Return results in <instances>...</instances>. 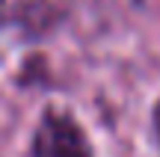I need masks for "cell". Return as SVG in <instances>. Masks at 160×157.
<instances>
[{
    "label": "cell",
    "mask_w": 160,
    "mask_h": 157,
    "mask_svg": "<svg viewBox=\"0 0 160 157\" xmlns=\"http://www.w3.org/2000/svg\"><path fill=\"white\" fill-rule=\"evenodd\" d=\"M154 119H157V134H160V104H157V113H154Z\"/></svg>",
    "instance_id": "obj_2"
},
{
    "label": "cell",
    "mask_w": 160,
    "mask_h": 157,
    "mask_svg": "<svg viewBox=\"0 0 160 157\" xmlns=\"http://www.w3.org/2000/svg\"><path fill=\"white\" fill-rule=\"evenodd\" d=\"M27 157H95L80 122L59 107H48L36 122Z\"/></svg>",
    "instance_id": "obj_1"
}]
</instances>
